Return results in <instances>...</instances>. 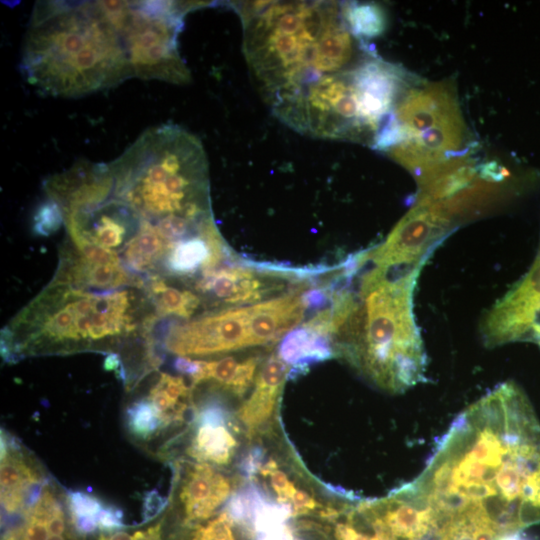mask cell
I'll return each mask as SVG.
<instances>
[{
	"instance_id": "1",
	"label": "cell",
	"mask_w": 540,
	"mask_h": 540,
	"mask_svg": "<svg viewBox=\"0 0 540 540\" xmlns=\"http://www.w3.org/2000/svg\"><path fill=\"white\" fill-rule=\"evenodd\" d=\"M411 484L441 518L473 508L503 535L540 523V421L525 392L505 382L465 409Z\"/></svg>"
},
{
	"instance_id": "2",
	"label": "cell",
	"mask_w": 540,
	"mask_h": 540,
	"mask_svg": "<svg viewBox=\"0 0 540 540\" xmlns=\"http://www.w3.org/2000/svg\"><path fill=\"white\" fill-rule=\"evenodd\" d=\"M230 6L242 22L246 63L272 112L372 54L352 33L345 3L246 1Z\"/></svg>"
},
{
	"instance_id": "3",
	"label": "cell",
	"mask_w": 540,
	"mask_h": 540,
	"mask_svg": "<svg viewBox=\"0 0 540 540\" xmlns=\"http://www.w3.org/2000/svg\"><path fill=\"white\" fill-rule=\"evenodd\" d=\"M25 80L44 95L78 98L131 78L120 33L102 1H39L21 49Z\"/></svg>"
},
{
	"instance_id": "4",
	"label": "cell",
	"mask_w": 540,
	"mask_h": 540,
	"mask_svg": "<svg viewBox=\"0 0 540 540\" xmlns=\"http://www.w3.org/2000/svg\"><path fill=\"white\" fill-rule=\"evenodd\" d=\"M157 315L143 289L91 291L51 281L5 326L1 353H69L151 337Z\"/></svg>"
},
{
	"instance_id": "5",
	"label": "cell",
	"mask_w": 540,
	"mask_h": 540,
	"mask_svg": "<svg viewBox=\"0 0 540 540\" xmlns=\"http://www.w3.org/2000/svg\"><path fill=\"white\" fill-rule=\"evenodd\" d=\"M373 265L361 278L362 303L358 301L349 319L342 347L377 385L401 392L425 377L426 356L412 312V292L422 263Z\"/></svg>"
},
{
	"instance_id": "6",
	"label": "cell",
	"mask_w": 540,
	"mask_h": 540,
	"mask_svg": "<svg viewBox=\"0 0 540 540\" xmlns=\"http://www.w3.org/2000/svg\"><path fill=\"white\" fill-rule=\"evenodd\" d=\"M107 164L111 194L153 226L173 216L194 221L212 216L204 147L178 125L147 129Z\"/></svg>"
},
{
	"instance_id": "7",
	"label": "cell",
	"mask_w": 540,
	"mask_h": 540,
	"mask_svg": "<svg viewBox=\"0 0 540 540\" xmlns=\"http://www.w3.org/2000/svg\"><path fill=\"white\" fill-rule=\"evenodd\" d=\"M118 29L131 76L187 84L190 72L181 58L178 36L183 18L207 2L102 1Z\"/></svg>"
},
{
	"instance_id": "8",
	"label": "cell",
	"mask_w": 540,
	"mask_h": 540,
	"mask_svg": "<svg viewBox=\"0 0 540 540\" xmlns=\"http://www.w3.org/2000/svg\"><path fill=\"white\" fill-rule=\"evenodd\" d=\"M253 346L250 306L205 313L193 320L172 324L164 347L179 356H208Z\"/></svg>"
},
{
	"instance_id": "9",
	"label": "cell",
	"mask_w": 540,
	"mask_h": 540,
	"mask_svg": "<svg viewBox=\"0 0 540 540\" xmlns=\"http://www.w3.org/2000/svg\"><path fill=\"white\" fill-rule=\"evenodd\" d=\"M487 345L530 341L540 346V250L528 273L487 314Z\"/></svg>"
},
{
	"instance_id": "10",
	"label": "cell",
	"mask_w": 540,
	"mask_h": 540,
	"mask_svg": "<svg viewBox=\"0 0 540 540\" xmlns=\"http://www.w3.org/2000/svg\"><path fill=\"white\" fill-rule=\"evenodd\" d=\"M450 227V223L427 207L415 205L397 223L382 245L368 251L369 259L380 266L423 262L425 255Z\"/></svg>"
},
{
	"instance_id": "11",
	"label": "cell",
	"mask_w": 540,
	"mask_h": 540,
	"mask_svg": "<svg viewBox=\"0 0 540 540\" xmlns=\"http://www.w3.org/2000/svg\"><path fill=\"white\" fill-rule=\"evenodd\" d=\"M391 116L402 130L404 139L462 118L454 85L447 81L403 91Z\"/></svg>"
},
{
	"instance_id": "12",
	"label": "cell",
	"mask_w": 540,
	"mask_h": 540,
	"mask_svg": "<svg viewBox=\"0 0 540 540\" xmlns=\"http://www.w3.org/2000/svg\"><path fill=\"white\" fill-rule=\"evenodd\" d=\"M52 280L92 291H112L121 287L143 289L145 284L144 279L120 264L89 260L69 242L61 249L59 265Z\"/></svg>"
},
{
	"instance_id": "13",
	"label": "cell",
	"mask_w": 540,
	"mask_h": 540,
	"mask_svg": "<svg viewBox=\"0 0 540 540\" xmlns=\"http://www.w3.org/2000/svg\"><path fill=\"white\" fill-rule=\"evenodd\" d=\"M303 290L250 304V331L253 346L278 341L304 318Z\"/></svg>"
},
{
	"instance_id": "14",
	"label": "cell",
	"mask_w": 540,
	"mask_h": 540,
	"mask_svg": "<svg viewBox=\"0 0 540 540\" xmlns=\"http://www.w3.org/2000/svg\"><path fill=\"white\" fill-rule=\"evenodd\" d=\"M195 289L226 304L257 302L270 290L251 268L238 265H221L201 273Z\"/></svg>"
},
{
	"instance_id": "15",
	"label": "cell",
	"mask_w": 540,
	"mask_h": 540,
	"mask_svg": "<svg viewBox=\"0 0 540 540\" xmlns=\"http://www.w3.org/2000/svg\"><path fill=\"white\" fill-rule=\"evenodd\" d=\"M230 482L208 464H196L183 482L180 499L188 521L204 520L228 498Z\"/></svg>"
},
{
	"instance_id": "16",
	"label": "cell",
	"mask_w": 540,
	"mask_h": 540,
	"mask_svg": "<svg viewBox=\"0 0 540 540\" xmlns=\"http://www.w3.org/2000/svg\"><path fill=\"white\" fill-rule=\"evenodd\" d=\"M288 373L287 364L275 355H271L263 364L251 396L238 411L240 420L248 430H255L268 422Z\"/></svg>"
},
{
	"instance_id": "17",
	"label": "cell",
	"mask_w": 540,
	"mask_h": 540,
	"mask_svg": "<svg viewBox=\"0 0 540 540\" xmlns=\"http://www.w3.org/2000/svg\"><path fill=\"white\" fill-rule=\"evenodd\" d=\"M41 482L37 471L18 454L1 434V503L5 513L24 509L30 488Z\"/></svg>"
},
{
	"instance_id": "18",
	"label": "cell",
	"mask_w": 540,
	"mask_h": 540,
	"mask_svg": "<svg viewBox=\"0 0 540 540\" xmlns=\"http://www.w3.org/2000/svg\"><path fill=\"white\" fill-rule=\"evenodd\" d=\"M331 338L302 324L289 331L278 347V357L297 372L333 356Z\"/></svg>"
},
{
	"instance_id": "19",
	"label": "cell",
	"mask_w": 540,
	"mask_h": 540,
	"mask_svg": "<svg viewBox=\"0 0 540 540\" xmlns=\"http://www.w3.org/2000/svg\"><path fill=\"white\" fill-rule=\"evenodd\" d=\"M198 361V371L191 378L193 386L213 381L238 396L243 395L252 384L260 362L257 357L237 361L231 356L213 361Z\"/></svg>"
},
{
	"instance_id": "20",
	"label": "cell",
	"mask_w": 540,
	"mask_h": 540,
	"mask_svg": "<svg viewBox=\"0 0 540 540\" xmlns=\"http://www.w3.org/2000/svg\"><path fill=\"white\" fill-rule=\"evenodd\" d=\"M143 290L158 318L187 319L196 312L201 304V299L197 294L169 285L165 278L160 276L145 280Z\"/></svg>"
},
{
	"instance_id": "21",
	"label": "cell",
	"mask_w": 540,
	"mask_h": 540,
	"mask_svg": "<svg viewBox=\"0 0 540 540\" xmlns=\"http://www.w3.org/2000/svg\"><path fill=\"white\" fill-rule=\"evenodd\" d=\"M228 426L229 424H197L189 454L200 462L217 465L229 463L237 441Z\"/></svg>"
},
{
	"instance_id": "22",
	"label": "cell",
	"mask_w": 540,
	"mask_h": 540,
	"mask_svg": "<svg viewBox=\"0 0 540 540\" xmlns=\"http://www.w3.org/2000/svg\"><path fill=\"white\" fill-rule=\"evenodd\" d=\"M148 399L166 427L182 420L189 407L190 389L183 378L162 373L150 389Z\"/></svg>"
},
{
	"instance_id": "23",
	"label": "cell",
	"mask_w": 540,
	"mask_h": 540,
	"mask_svg": "<svg viewBox=\"0 0 540 540\" xmlns=\"http://www.w3.org/2000/svg\"><path fill=\"white\" fill-rule=\"evenodd\" d=\"M345 16L352 33L363 41L380 36L387 24L382 7L374 3H345Z\"/></svg>"
},
{
	"instance_id": "24",
	"label": "cell",
	"mask_w": 540,
	"mask_h": 540,
	"mask_svg": "<svg viewBox=\"0 0 540 540\" xmlns=\"http://www.w3.org/2000/svg\"><path fill=\"white\" fill-rule=\"evenodd\" d=\"M126 422L132 435L144 440L164 428L157 409L148 398L137 400L127 408Z\"/></svg>"
},
{
	"instance_id": "25",
	"label": "cell",
	"mask_w": 540,
	"mask_h": 540,
	"mask_svg": "<svg viewBox=\"0 0 540 540\" xmlns=\"http://www.w3.org/2000/svg\"><path fill=\"white\" fill-rule=\"evenodd\" d=\"M64 222L63 212L54 200L47 198L35 211L33 230L38 236L54 234Z\"/></svg>"
},
{
	"instance_id": "26",
	"label": "cell",
	"mask_w": 540,
	"mask_h": 540,
	"mask_svg": "<svg viewBox=\"0 0 540 540\" xmlns=\"http://www.w3.org/2000/svg\"><path fill=\"white\" fill-rule=\"evenodd\" d=\"M235 523L223 512L204 526L197 528L192 540H237L233 532Z\"/></svg>"
},
{
	"instance_id": "27",
	"label": "cell",
	"mask_w": 540,
	"mask_h": 540,
	"mask_svg": "<svg viewBox=\"0 0 540 540\" xmlns=\"http://www.w3.org/2000/svg\"><path fill=\"white\" fill-rule=\"evenodd\" d=\"M68 508L71 518L93 517L104 507L100 499L81 491H69L67 493Z\"/></svg>"
},
{
	"instance_id": "28",
	"label": "cell",
	"mask_w": 540,
	"mask_h": 540,
	"mask_svg": "<svg viewBox=\"0 0 540 540\" xmlns=\"http://www.w3.org/2000/svg\"><path fill=\"white\" fill-rule=\"evenodd\" d=\"M123 511L115 506H104L96 516L98 528L103 531H113L123 528Z\"/></svg>"
},
{
	"instance_id": "29",
	"label": "cell",
	"mask_w": 540,
	"mask_h": 540,
	"mask_svg": "<svg viewBox=\"0 0 540 540\" xmlns=\"http://www.w3.org/2000/svg\"><path fill=\"white\" fill-rule=\"evenodd\" d=\"M161 522L146 529L136 531L133 534L119 531L110 535H100L98 540H160Z\"/></svg>"
},
{
	"instance_id": "30",
	"label": "cell",
	"mask_w": 540,
	"mask_h": 540,
	"mask_svg": "<svg viewBox=\"0 0 540 540\" xmlns=\"http://www.w3.org/2000/svg\"><path fill=\"white\" fill-rule=\"evenodd\" d=\"M167 505V500L157 490L149 491L143 501V523L155 518Z\"/></svg>"
},
{
	"instance_id": "31",
	"label": "cell",
	"mask_w": 540,
	"mask_h": 540,
	"mask_svg": "<svg viewBox=\"0 0 540 540\" xmlns=\"http://www.w3.org/2000/svg\"><path fill=\"white\" fill-rule=\"evenodd\" d=\"M302 301L309 309H323L330 303L328 288H311L301 294Z\"/></svg>"
},
{
	"instance_id": "32",
	"label": "cell",
	"mask_w": 540,
	"mask_h": 540,
	"mask_svg": "<svg viewBox=\"0 0 540 540\" xmlns=\"http://www.w3.org/2000/svg\"><path fill=\"white\" fill-rule=\"evenodd\" d=\"M263 452L260 448H253L241 461L240 469L247 476L252 477L262 468Z\"/></svg>"
},
{
	"instance_id": "33",
	"label": "cell",
	"mask_w": 540,
	"mask_h": 540,
	"mask_svg": "<svg viewBox=\"0 0 540 540\" xmlns=\"http://www.w3.org/2000/svg\"><path fill=\"white\" fill-rule=\"evenodd\" d=\"M292 528L287 524L256 535V540H294Z\"/></svg>"
},
{
	"instance_id": "34",
	"label": "cell",
	"mask_w": 540,
	"mask_h": 540,
	"mask_svg": "<svg viewBox=\"0 0 540 540\" xmlns=\"http://www.w3.org/2000/svg\"><path fill=\"white\" fill-rule=\"evenodd\" d=\"M65 517L61 505H59L47 520V528L52 535H61L65 531Z\"/></svg>"
},
{
	"instance_id": "35",
	"label": "cell",
	"mask_w": 540,
	"mask_h": 540,
	"mask_svg": "<svg viewBox=\"0 0 540 540\" xmlns=\"http://www.w3.org/2000/svg\"><path fill=\"white\" fill-rule=\"evenodd\" d=\"M71 519L76 531L80 534H91L98 529L97 521L93 517H74Z\"/></svg>"
},
{
	"instance_id": "36",
	"label": "cell",
	"mask_w": 540,
	"mask_h": 540,
	"mask_svg": "<svg viewBox=\"0 0 540 540\" xmlns=\"http://www.w3.org/2000/svg\"><path fill=\"white\" fill-rule=\"evenodd\" d=\"M499 540H529L526 536L520 534V532L510 533L502 536Z\"/></svg>"
},
{
	"instance_id": "37",
	"label": "cell",
	"mask_w": 540,
	"mask_h": 540,
	"mask_svg": "<svg viewBox=\"0 0 540 540\" xmlns=\"http://www.w3.org/2000/svg\"><path fill=\"white\" fill-rule=\"evenodd\" d=\"M47 540H65L61 535H52Z\"/></svg>"
}]
</instances>
